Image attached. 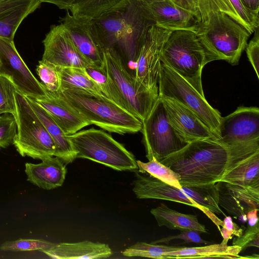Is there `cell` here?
Segmentation results:
<instances>
[{
    "instance_id": "obj_13",
    "label": "cell",
    "mask_w": 259,
    "mask_h": 259,
    "mask_svg": "<svg viewBox=\"0 0 259 259\" xmlns=\"http://www.w3.org/2000/svg\"><path fill=\"white\" fill-rule=\"evenodd\" d=\"M60 19L61 23L83 57L92 66L101 67L106 47L94 21L75 18L68 11Z\"/></svg>"
},
{
    "instance_id": "obj_19",
    "label": "cell",
    "mask_w": 259,
    "mask_h": 259,
    "mask_svg": "<svg viewBox=\"0 0 259 259\" xmlns=\"http://www.w3.org/2000/svg\"><path fill=\"white\" fill-rule=\"evenodd\" d=\"M219 204L229 213L247 220L249 211L258 210L259 187L244 186L219 181L216 183Z\"/></svg>"
},
{
    "instance_id": "obj_14",
    "label": "cell",
    "mask_w": 259,
    "mask_h": 259,
    "mask_svg": "<svg viewBox=\"0 0 259 259\" xmlns=\"http://www.w3.org/2000/svg\"><path fill=\"white\" fill-rule=\"evenodd\" d=\"M259 140V109L239 107L233 112L222 117L218 140L232 145Z\"/></svg>"
},
{
    "instance_id": "obj_36",
    "label": "cell",
    "mask_w": 259,
    "mask_h": 259,
    "mask_svg": "<svg viewBox=\"0 0 259 259\" xmlns=\"http://www.w3.org/2000/svg\"><path fill=\"white\" fill-rule=\"evenodd\" d=\"M55 243L39 239H19L14 241L4 242L0 246L3 251H28L48 249Z\"/></svg>"
},
{
    "instance_id": "obj_23",
    "label": "cell",
    "mask_w": 259,
    "mask_h": 259,
    "mask_svg": "<svg viewBox=\"0 0 259 259\" xmlns=\"http://www.w3.org/2000/svg\"><path fill=\"white\" fill-rule=\"evenodd\" d=\"M41 251L52 258L57 259L105 258L112 254L108 244L88 240L55 244Z\"/></svg>"
},
{
    "instance_id": "obj_40",
    "label": "cell",
    "mask_w": 259,
    "mask_h": 259,
    "mask_svg": "<svg viewBox=\"0 0 259 259\" xmlns=\"http://www.w3.org/2000/svg\"><path fill=\"white\" fill-rule=\"evenodd\" d=\"M253 37L247 44L245 49L248 59L259 78V36L258 28L255 30Z\"/></svg>"
},
{
    "instance_id": "obj_16",
    "label": "cell",
    "mask_w": 259,
    "mask_h": 259,
    "mask_svg": "<svg viewBox=\"0 0 259 259\" xmlns=\"http://www.w3.org/2000/svg\"><path fill=\"white\" fill-rule=\"evenodd\" d=\"M159 97L162 100L170 123L187 143L200 139H216L207 126L189 109L174 100Z\"/></svg>"
},
{
    "instance_id": "obj_12",
    "label": "cell",
    "mask_w": 259,
    "mask_h": 259,
    "mask_svg": "<svg viewBox=\"0 0 259 259\" xmlns=\"http://www.w3.org/2000/svg\"><path fill=\"white\" fill-rule=\"evenodd\" d=\"M42 42L43 61L58 67L86 68L92 66L77 49L61 23L51 26Z\"/></svg>"
},
{
    "instance_id": "obj_45",
    "label": "cell",
    "mask_w": 259,
    "mask_h": 259,
    "mask_svg": "<svg viewBox=\"0 0 259 259\" xmlns=\"http://www.w3.org/2000/svg\"><path fill=\"white\" fill-rule=\"evenodd\" d=\"M257 209H254L248 212L246 214L247 221H248V226H254L258 221Z\"/></svg>"
},
{
    "instance_id": "obj_11",
    "label": "cell",
    "mask_w": 259,
    "mask_h": 259,
    "mask_svg": "<svg viewBox=\"0 0 259 259\" xmlns=\"http://www.w3.org/2000/svg\"><path fill=\"white\" fill-rule=\"evenodd\" d=\"M0 74L9 77L17 89L26 96L46 94V89L33 75L18 53L14 42L0 37Z\"/></svg>"
},
{
    "instance_id": "obj_37",
    "label": "cell",
    "mask_w": 259,
    "mask_h": 259,
    "mask_svg": "<svg viewBox=\"0 0 259 259\" xmlns=\"http://www.w3.org/2000/svg\"><path fill=\"white\" fill-rule=\"evenodd\" d=\"M17 134V124L13 115H0V148H6L13 144Z\"/></svg>"
},
{
    "instance_id": "obj_24",
    "label": "cell",
    "mask_w": 259,
    "mask_h": 259,
    "mask_svg": "<svg viewBox=\"0 0 259 259\" xmlns=\"http://www.w3.org/2000/svg\"><path fill=\"white\" fill-rule=\"evenodd\" d=\"M25 96L54 142V156L61 159L66 165L72 162L76 158V153L67 136L42 107L29 97Z\"/></svg>"
},
{
    "instance_id": "obj_46",
    "label": "cell",
    "mask_w": 259,
    "mask_h": 259,
    "mask_svg": "<svg viewBox=\"0 0 259 259\" xmlns=\"http://www.w3.org/2000/svg\"><path fill=\"white\" fill-rule=\"evenodd\" d=\"M138 2H141L145 4H151L155 2H160L164 0H133Z\"/></svg>"
},
{
    "instance_id": "obj_32",
    "label": "cell",
    "mask_w": 259,
    "mask_h": 259,
    "mask_svg": "<svg viewBox=\"0 0 259 259\" xmlns=\"http://www.w3.org/2000/svg\"><path fill=\"white\" fill-rule=\"evenodd\" d=\"M138 171L147 173L151 176L180 190L182 186L180 183V176L167 166L153 157L148 162L137 160Z\"/></svg>"
},
{
    "instance_id": "obj_5",
    "label": "cell",
    "mask_w": 259,
    "mask_h": 259,
    "mask_svg": "<svg viewBox=\"0 0 259 259\" xmlns=\"http://www.w3.org/2000/svg\"><path fill=\"white\" fill-rule=\"evenodd\" d=\"M67 137L76 158L88 159L118 171L138 169L133 154L103 130L91 128Z\"/></svg>"
},
{
    "instance_id": "obj_29",
    "label": "cell",
    "mask_w": 259,
    "mask_h": 259,
    "mask_svg": "<svg viewBox=\"0 0 259 259\" xmlns=\"http://www.w3.org/2000/svg\"><path fill=\"white\" fill-rule=\"evenodd\" d=\"M58 69L61 82L60 90L75 89L103 95L98 84L88 74L85 68L58 67Z\"/></svg>"
},
{
    "instance_id": "obj_22",
    "label": "cell",
    "mask_w": 259,
    "mask_h": 259,
    "mask_svg": "<svg viewBox=\"0 0 259 259\" xmlns=\"http://www.w3.org/2000/svg\"><path fill=\"white\" fill-rule=\"evenodd\" d=\"M41 3L38 0H0V37L14 40L21 22Z\"/></svg>"
},
{
    "instance_id": "obj_7",
    "label": "cell",
    "mask_w": 259,
    "mask_h": 259,
    "mask_svg": "<svg viewBox=\"0 0 259 259\" xmlns=\"http://www.w3.org/2000/svg\"><path fill=\"white\" fill-rule=\"evenodd\" d=\"M159 96L175 101L194 112L218 139L222 118L220 112L213 108L186 80L160 62L158 81Z\"/></svg>"
},
{
    "instance_id": "obj_33",
    "label": "cell",
    "mask_w": 259,
    "mask_h": 259,
    "mask_svg": "<svg viewBox=\"0 0 259 259\" xmlns=\"http://www.w3.org/2000/svg\"><path fill=\"white\" fill-rule=\"evenodd\" d=\"M181 247L138 242L124 250L122 254L127 257L165 259V254L166 253L180 249Z\"/></svg>"
},
{
    "instance_id": "obj_35",
    "label": "cell",
    "mask_w": 259,
    "mask_h": 259,
    "mask_svg": "<svg viewBox=\"0 0 259 259\" xmlns=\"http://www.w3.org/2000/svg\"><path fill=\"white\" fill-rule=\"evenodd\" d=\"M17 88L8 76L0 74V115L16 113L14 92Z\"/></svg>"
},
{
    "instance_id": "obj_17",
    "label": "cell",
    "mask_w": 259,
    "mask_h": 259,
    "mask_svg": "<svg viewBox=\"0 0 259 259\" xmlns=\"http://www.w3.org/2000/svg\"><path fill=\"white\" fill-rule=\"evenodd\" d=\"M30 98L50 114L67 136L72 135L90 125L66 101L60 91L52 93L46 90V95Z\"/></svg>"
},
{
    "instance_id": "obj_43",
    "label": "cell",
    "mask_w": 259,
    "mask_h": 259,
    "mask_svg": "<svg viewBox=\"0 0 259 259\" xmlns=\"http://www.w3.org/2000/svg\"><path fill=\"white\" fill-rule=\"evenodd\" d=\"M41 3H49L56 5L61 9L69 10L75 0H38Z\"/></svg>"
},
{
    "instance_id": "obj_21",
    "label": "cell",
    "mask_w": 259,
    "mask_h": 259,
    "mask_svg": "<svg viewBox=\"0 0 259 259\" xmlns=\"http://www.w3.org/2000/svg\"><path fill=\"white\" fill-rule=\"evenodd\" d=\"M41 160L39 164L25 163L27 181L45 190L61 186L66 174V164L56 156L45 157Z\"/></svg>"
},
{
    "instance_id": "obj_3",
    "label": "cell",
    "mask_w": 259,
    "mask_h": 259,
    "mask_svg": "<svg viewBox=\"0 0 259 259\" xmlns=\"http://www.w3.org/2000/svg\"><path fill=\"white\" fill-rule=\"evenodd\" d=\"M160 62L186 80L204 96L201 74L208 63L218 60L204 45L195 32L188 30L172 31L160 55Z\"/></svg>"
},
{
    "instance_id": "obj_41",
    "label": "cell",
    "mask_w": 259,
    "mask_h": 259,
    "mask_svg": "<svg viewBox=\"0 0 259 259\" xmlns=\"http://www.w3.org/2000/svg\"><path fill=\"white\" fill-rule=\"evenodd\" d=\"M223 223V226L220 229L221 235L223 238V242L227 244L229 240L231 239L233 236L239 237L243 234V230L233 222L231 217L226 216Z\"/></svg>"
},
{
    "instance_id": "obj_42",
    "label": "cell",
    "mask_w": 259,
    "mask_h": 259,
    "mask_svg": "<svg viewBox=\"0 0 259 259\" xmlns=\"http://www.w3.org/2000/svg\"><path fill=\"white\" fill-rule=\"evenodd\" d=\"M178 7L193 14L200 18L197 0H169Z\"/></svg>"
},
{
    "instance_id": "obj_10",
    "label": "cell",
    "mask_w": 259,
    "mask_h": 259,
    "mask_svg": "<svg viewBox=\"0 0 259 259\" xmlns=\"http://www.w3.org/2000/svg\"><path fill=\"white\" fill-rule=\"evenodd\" d=\"M171 31L155 25H152L139 48L134 60L136 67L133 75L137 84L157 95H159L160 55Z\"/></svg>"
},
{
    "instance_id": "obj_15",
    "label": "cell",
    "mask_w": 259,
    "mask_h": 259,
    "mask_svg": "<svg viewBox=\"0 0 259 259\" xmlns=\"http://www.w3.org/2000/svg\"><path fill=\"white\" fill-rule=\"evenodd\" d=\"M147 173L136 172L133 191L139 199H157L181 203L202 211L220 231L223 221L209 210L198 205L181 190L167 184Z\"/></svg>"
},
{
    "instance_id": "obj_28",
    "label": "cell",
    "mask_w": 259,
    "mask_h": 259,
    "mask_svg": "<svg viewBox=\"0 0 259 259\" xmlns=\"http://www.w3.org/2000/svg\"><path fill=\"white\" fill-rule=\"evenodd\" d=\"M219 9L251 34L259 25L258 13L246 9L240 0H213Z\"/></svg>"
},
{
    "instance_id": "obj_18",
    "label": "cell",
    "mask_w": 259,
    "mask_h": 259,
    "mask_svg": "<svg viewBox=\"0 0 259 259\" xmlns=\"http://www.w3.org/2000/svg\"><path fill=\"white\" fill-rule=\"evenodd\" d=\"M220 181L259 187V144H251L230 160Z\"/></svg>"
},
{
    "instance_id": "obj_1",
    "label": "cell",
    "mask_w": 259,
    "mask_h": 259,
    "mask_svg": "<svg viewBox=\"0 0 259 259\" xmlns=\"http://www.w3.org/2000/svg\"><path fill=\"white\" fill-rule=\"evenodd\" d=\"M258 140L229 145L213 138L198 140L158 161L180 175L181 186L216 183L221 180L232 158Z\"/></svg>"
},
{
    "instance_id": "obj_6",
    "label": "cell",
    "mask_w": 259,
    "mask_h": 259,
    "mask_svg": "<svg viewBox=\"0 0 259 259\" xmlns=\"http://www.w3.org/2000/svg\"><path fill=\"white\" fill-rule=\"evenodd\" d=\"M17 134L13 144L23 157L40 159L54 156L55 145L46 128L17 89L14 92Z\"/></svg>"
},
{
    "instance_id": "obj_34",
    "label": "cell",
    "mask_w": 259,
    "mask_h": 259,
    "mask_svg": "<svg viewBox=\"0 0 259 259\" xmlns=\"http://www.w3.org/2000/svg\"><path fill=\"white\" fill-rule=\"evenodd\" d=\"M36 72L47 91L52 93L60 91L61 82L58 67L41 60L38 61Z\"/></svg>"
},
{
    "instance_id": "obj_30",
    "label": "cell",
    "mask_w": 259,
    "mask_h": 259,
    "mask_svg": "<svg viewBox=\"0 0 259 259\" xmlns=\"http://www.w3.org/2000/svg\"><path fill=\"white\" fill-rule=\"evenodd\" d=\"M182 186V191L198 205L214 214H223L225 215L219 204V194L216 183Z\"/></svg>"
},
{
    "instance_id": "obj_2",
    "label": "cell",
    "mask_w": 259,
    "mask_h": 259,
    "mask_svg": "<svg viewBox=\"0 0 259 259\" xmlns=\"http://www.w3.org/2000/svg\"><path fill=\"white\" fill-rule=\"evenodd\" d=\"M200 21L195 33L218 60L237 65L250 34L213 0H197Z\"/></svg>"
},
{
    "instance_id": "obj_4",
    "label": "cell",
    "mask_w": 259,
    "mask_h": 259,
    "mask_svg": "<svg viewBox=\"0 0 259 259\" xmlns=\"http://www.w3.org/2000/svg\"><path fill=\"white\" fill-rule=\"evenodd\" d=\"M60 91L90 124L120 135L141 131V120L103 95L75 89H65Z\"/></svg>"
},
{
    "instance_id": "obj_20",
    "label": "cell",
    "mask_w": 259,
    "mask_h": 259,
    "mask_svg": "<svg viewBox=\"0 0 259 259\" xmlns=\"http://www.w3.org/2000/svg\"><path fill=\"white\" fill-rule=\"evenodd\" d=\"M141 3L152 17L155 25L163 29L195 32L200 21V18L169 0L151 4Z\"/></svg>"
},
{
    "instance_id": "obj_27",
    "label": "cell",
    "mask_w": 259,
    "mask_h": 259,
    "mask_svg": "<svg viewBox=\"0 0 259 259\" xmlns=\"http://www.w3.org/2000/svg\"><path fill=\"white\" fill-rule=\"evenodd\" d=\"M130 0H75L69 10L75 18L95 20L125 8Z\"/></svg>"
},
{
    "instance_id": "obj_26",
    "label": "cell",
    "mask_w": 259,
    "mask_h": 259,
    "mask_svg": "<svg viewBox=\"0 0 259 259\" xmlns=\"http://www.w3.org/2000/svg\"><path fill=\"white\" fill-rule=\"evenodd\" d=\"M150 212L159 227L165 226L171 230H193L200 233L207 232L205 226L199 222L196 215L179 212L163 203L151 209Z\"/></svg>"
},
{
    "instance_id": "obj_8",
    "label": "cell",
    "mask_w": 259,
    "mask_h": 259,
    "mask_svg": "<svg viewBox=\"0 0 259 259\" xmlns=\"http://www.w3.org/2000/svg\"><path fill=\"white\" fill-rule=\"evenodd\" d=\"M103 66L116 85L130 113L143 120L149 114L159 95L139 85L124 65L122 57L114 47L105 48Z\"/></svg>"
},
{
    "instance_id": "obj_25",
    "label": "cell",
    "mask_w": 259,
    "mask_h": 259,
    "mask_svg": "<svg viewBox=\"0 0 259 259\" xmlns=\"http://www.w3.org/2000/svg\"><path fill=\"white\" fill-rule=\"evenodd\" d=\"M241 248L228 246L222 242L201 247H182L180 249L166 253V258H242L239 255Z\"/></svg>"
},
{
    "instance_id": "obj_9",
    "label": "cell",
    "mask_w": 259,
    "mask_h": 259,
    "mask_svg": "<svg viewBox=\"0 0 259 259\" xmlns=\"http://www.w3.org/2000/svg\"><path fill=\"white\" fill-rule=\"evenodd\" d=\"M142 122L141 131L148 160L154 157L159 161L188 144L170 123L163 103L159 97Z\"/></svg>"
},
{
    "instance_id": "obj_39",
    "label": "cell",
    "mask_w": 259,
    "mask_h": 259,
    "mask_svg": "<svg viewBox=\"0 0 259 259\" xmlns=\"http://www.w3.org/2000/svg\"><path fill=\"white\" fill-rule=\"evenodd\" d=\"M180 233L178 235L169 236L152 242L151 243L158 244L159 243H168L174 239H182L186 243H195L197 244H207L209 242L203 240L200 237V232L193 230H180Z\"/></svg>"
},
{
    "instance_id": "obj_44",
    "label": "cell",
    "mask_w": 259,
    "mask_h": 259,
    "mask_svg": "<svg viewBox=\"0 0 259 259\" xmlns=\"http://www.w3.org/2000/svg\"><path fill=\"white\" fill-rule=\"evenodd\" d=\"M240 1L248 10L258 13L259 0H240Z\"/></svg>"
},
{
    "instance_id": "obj_31",
    "label": "cell",
    "mask_w": 259,
    "mask_h": 259,
    "mask_svg": "<svg viewBox=\"0 0 259 259\" xmlns=\"http://www.w3.org/2000/svg\"><path fill=\"white\" fill-rule=\"evenodd\" d=\"M85 69L90 76L98 84L102 93L105 97L119 106L130 112L128 107L116 85L108 75L103 65L101 67L90 66L85 68Z\"/></svg>"
},
{
    "instance_id": "obj_38",
    "label": "cell",
    "mask_w": 259,
    "mask_h": 259,
    "mask_svg": "<svg viewBox=\"0 0 259 259\" xmlns=\"http://www.w3.org/2000/svg\"><path fill=\"white\" fill-rule=\"evenodd\" d=\"M241 248V251L249 247H259V224L257 222L254 226H248L244 233L235 237L232 243Z\"/></svg>"
}]
</instances>
